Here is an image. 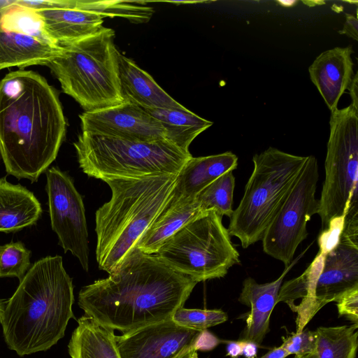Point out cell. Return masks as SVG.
Listing matches in <instances>:
<instances>
[{
	"mask_svg": "<svg viewBox=\"0 0 358 358\" xmlns=\"http://www.w3.org/2000/svg\"><path fill=\"white\" fill-rule=\"evenodd\" d=\"M197 283L135 249L116 271L83 287L78 303L99 324L125 334L171 319Z\"/></svg>",
	"mask_w": 358,
	"mask_h": 358,
	"instance_id": "obj_1",
	"label": "cell"
},
{
	"mask_svg": "<svg viewBox=\"0 0 358 358\" xmlns=\"http://www.w3.org/2000/svg\"><path fill=\"white\" fill-rule=\"evenodd\" d=\"M66 121L56 90L31 70L0 80V156L8 174L36 182L56 159Z\"/></svg>",
	"mask_w": 358,
	"mask_h": 358,
	"instance_id": "obj_2",
	"label": "cell"
},
{
	"mask_svg": "<svg viewBox=\"0 0 358 358\" xmlns=\"http://www.w3.org/2000/svg\"><path fill=\"white\" fill-rule=\"evenodd\" d=\"M73 303V282L62 257L36 261L5 303L0 323L8 348L19 356L49 350L74 318Z\"/></svg>",
	"mask_w": 358,
	"mask_h": 358,
	"instance_id": "obj_3",
	"label": "cell"
},
{
	"mask_svg": "<svg viewBox=\"0 0 358 358\" xmlns=\"http://www.w3.org/2000/svg\"><path fill=\"white\" fill-rule=\"evenodd\" d=\"M178 175L105 180L110 199L95 214L99 269L116 271L169 199Z\"/></svg>",
	"mask_w": 358,
	"mask_h": 358,
	"instance_id": "obj_4",
	"label": "cell"
},
{
	"mask_svg": "<svg viewBox=\"0 0 358 358\" xmlns=\"http://www.w3.org/2000/svg\"><path fill=\"white\" fill-rule=\"evenodd\" d=\"M115 32L102 27L96 34L62 45L61 53L47 66L62 91L85 111L122 103L118 77V53Z\"/></svg>",
	"mask_w": 358,
	"mask_h": 358,
	"instance_id": "obj_5",
	"label": "cell"
},
{
	"mask_svg": "<svg viewBox=\"0 0 358 358\" xmlns=\"http://www.w3.org/2000/svg\"><path fill=\"white\" fill-rule=\"evenodd\" d=\"M73 145L83 172L103 181L178 175L192 157L166 140L134 141L83 131Z\"/></svg>",
	"mask_w": 358,
	"mask_h": 358,
	"instance_id": "obj_6",
	"label": "cell"
},
{
	"mask_svg": "<svg viewBox=\"0 0 358 358\" xmlns=\"http://www.w3.org/2000/svg\"><path fill=\"white\" fill-rule=\"evenodd\" d=\"M306 159L272 147L253 156V171L227 228L243 248L262 241Z\"/></svg>",
	"mask_w": 358,
	"mask_h": 358,
	"instance_id": "obj_7",
	"label": "cell"
},
{
	"mask_svg": "<svg viewBox=\"0 0 358 358\" xmlns=\"http://www.w3.org/2000/svg\"><path fill=\"white\" fill-rule=\"evenodd\" d=\"M222 219L215 210H206L172 235L155 255L197 282L224 277L240 259Z\"/></svg>",
	"mask_w": 358,
	"mask_h": 358,
	"instance_id": "obj_8",
	"label": "cell"
},
{
	"mask_svg": "<svg viewBox=\"0 0 358 358\" xmlns=\"http://www.w3.org/2000/svg\"><path fill=\"white\" fill-rule=\"evenodd\" d=\"M325 179L318 211L322 229L341 216H358V109L351 105L331 112Z\"/></svg>",
	"mask_w": 358,
	"mask_h": 358,
	"instance_id": "obj_9",
	"label": "cell"
},
{
	"mask_svg": "<svg viewBox=\"0 0 358 358\" xmlns=\"http://www.w3.org/2000/svg\"><path fill=\"white\" fill-rule=\"evenodd\" d=\"M319 179L316 158L308 156L305 164L284 202L266 229L263 238L264 252L287 266L300 243L306 238V225L317 214L315 198Z\"/></svg>",
	"mask_w": 358,
	"mask_h": 358,
	"instance_id": "obj_10",
	"label": "cell"
},
{
	"mask_svg": "<svg viewBox=\"0 0 358 358\" xmlns=\"http://www.w3.org/2000/svg\"><path fill=\"white\" fill-rule=\"evenodd\" d=\"M62 46L46 32L36 10L13 0L0 12V70L48 66Z\"/></svg>",
	"mask_w": 358,
	"mask_h": 358,
	"instance_id": "obj_11",
	"label": "cell"
},
{
	"mask_svg": "<svg viewBox=\"0 0 358 358\" xmlns=\"http://www.w3.org/2000/svg\"><path fill=\"white\" fill-rule=\"evenodd\" d=\"M46 177L52 229L64 252L69 251L88 271V231L82 196L71 178L57 167L48 169Z\"/></svg>",
	"mask_w": 358,
	"mask_h": 358,
	"instance_id": "obj_12",
	"label": "cell"
},
{
	"mask_svg": "<svg viewBox=\"0 0 358 358\" xmlns=\"http://www.w3.org/2000/svg\"><path fill=\"white\" fill-rule=\"evenodd\" d=\"M79 117L83 132L134 141L166 140L161 123L143 108L128 102L85 111Z\"/></svg>",
	"mask_w": 358,
	"mask_h": 358,
	"instance_id": "obj_13",
	"label": "cell"
},
{
	"mask_svg": "<svg viewBox=\"0 0 358 358\" xmlns=\"http://www.w3.org/2000/svg\"><path fill=\"white\" fill-rule=\"evenodd\" d=\"M199 333L169 319L115 336V342L121 358H175L193 345Z\"/></svg>",
	"mask_w": 358,
	"mask_h": 358,
	"instance_id": "obj_14",
	"label": "cell"
},
{
	"mask_svg": "<svg viewBox=\"0 0 358 358\" xmlns=\"http://www.w3.org/2000/svg\"><path fill=\"white\" fill-rule=\"evenodd\" d=\"M355 287H358V238L341 235L338 245L324 256L316 282V313Z\"/></svg>",
	"mask_w": 358,
	"mask_h": 358,
	"instance_id": "obj_15",
	"label": "cell"
},
{
	"mask_svg": "<svg viewBox=\"0 0 358 358\" xmlns=\"http://www.w3.org/2000/svg\"><path fill=\"white\" fill-rule=\"evenodd\" d=\"M303 253L285 266L282 274L274 281L259 284L252 278L244 280L238 301L250 310L245 318V327L241 340L250 341L258 345L262 343L269 331L271 315L278 303L282 280Z\"/></svg>",
	"mask_w": 358,
	"mask_h": 358,
	"instance_id": "obj_16",
	"label": "cell"
},
{
	"mask_svg": "<svg viewBox=\"0 0 358 358\" xmlns=\"http://www.w3.org/2000/svg\"><path fill=\"white\" fill-rule=\"evenodd\" d=\"M352 52L350 46L326 50L308 68L312 83L331 112L338 108V101L353 78Z\"/></svg>",
	"mask_w": 358,
	"mask_h": 358,
	"instance_id": "obj_17",
	"label": "cell"
},
{
	"mask_svg": "<svg viewBox=\"0 0 358 358\" xmlns=\"http://www.w3.org/2000/svg\"><path fill=\"white\" fill-rule=\"evenodd\" d=\"M203 210L196 197H189L174 188L166 203L137 242L135 249L155 255L162 245Z\"/></svg>",
	"mask_w": 358,
	"mask_h": 358,
	"instance_id": "obj_18",
	"label": "cell"
},
{
	"mask_svg": "<svg viewBox=\"0 0 358 358\" xmlns=\"http://www.w3.org/2000/svg\"><path fill=\"white\" fill-rule=\"evenodd\" d=\"M118 77L123 101L142 108H183L132 59L118 53Z\"/></svg>",
	"mask_w": 358,
	"mask_h": 358,
	"instance_id": "obj_19",
	"label": "cell"
},
{
	"mask_svg": "<svg viewBox=\"0 0 358 358\" xmlns=\"http://www.w3.org/2000/svg\"><path fill=\"white\" fill-rule=\"evenodd\" d=\"M37 12L46 32L61 46L90 36L103 27L101 15L76 6L73 0H66L64 7Z\"/></svg>",
	"mask_w": 358,
	"mask_h": 358,
	"instance_id": "obj_20",
	"label": "cell"
},
{
	"mask_svg": "<svg viewBox=\"0 0 358 358\" xmlns=\"http://www.w3.org/2000/svg\"><path fill=\"white\" fill-rule=\"evenodd\" d=\"M41 205L35 195L21 185L0 178V232L20 231L36 223Z\"/></svg>",
	"mask_w": 358,
	"mask_h": 358,
	"instance_id": "obj_21",
	"label": "cell"
},
{
	"mask_svg": "<svg viewBox=\"0 0 358 358\" xmlns=\"http://www.w3.org/2000/svg\"><path fill=\"white\" fill-rule=\"evenodd\" d=\"M324 255L320 252L299 277L282 284L277 302L287 304L296 313V333L303 331L315 315V289L323 267Z\"/></svg>",
	"mask_w": 358,
	"mask_h": 358,
	"instance_id": "obj_22",
	"label": "cell"
},
{
	"mask_svg": "<svg viewBox=\"0 0 358 358\" xmlns=\"http://www.w3.org/2000/svg\"><path fill=\"white\" fill-rule=\"evenodd\" d=\"M237 165L238 157L230 151L206 157H192L178 174L174 189L185 196L196 197L222 174L234 171Z\"/></svg>",
	"mask_w": 358,
	"mask_h": 358,
	"instance_id": "obj_23",
	"label": "cell"
},
{
	"mask_svg": "<svg viewBox=\"0 0 358 358\" xmlns=\"http://www.w3.org/2000/svg\"><path fill=\"white\" fill-rule=\"evenodd\" d=\"M68 344L71 358H121L114 330L83 315L78 320Z\"/></svg>",
	"mask_w": 358,
	"mask_h": 358,
	"instance_id": "obj_24",
	"label": "cell"
},
{
	"mask_svg": "<svg viewBox=\"0 0 358 358\" xmlns=\"http://www.w3.org/2000/svg\"><path fill=\"white\" fill-rule=\"evenodd\" d=\"M163 126L166 140L185 152L193 140L213 123L183 108H143Z\"/></svg>",
	"mask_w": 358,
	"mask_h": 358,
	"instance_id": "obj_25",
	"label": "cell"
},
{
	"mask_svg": "<svg viewBox=\"0 0 358 358\" xmlns=\"http://www.w3.org/2000/svg\"><path fill=\"white\" fill-rule=\"evenodd\" d=\"M358 324L320 327L315 330L317 358H355Z\"/></svg>",
	"mask_w": 358,
	"mask_h": 358,
	"instance_id": "obj_26",
	"label": "cell"
},
{
	"mask_svg": "<svg viewBox=\"0 0 358 358\" xmlns=\"http://www.w3.org/2000/svg\"><path fill=\"white\" fill-rule=\"evenodd\" d=\"M235 178L233 171L222 174L196 196L203 210H214L221 216L231 217Z\"/></svg>",
	"mask_w": 358,
	"mask_h": 358,
	"instance_id": "obj_27",
	"label": "cell"
},
{
	"mask_svg": "<svg viewBox=\"0 0 358 358\" xmlns=\"http://www.w3.org/2000/svg\"><path fill=\"white\" fill-rule=\"evenodd\" d=\"M73 3L77 7L94 12L103 17H120L136 23L149 21L154 13L152 7L134 5V2L129 1L73 0Z\"/></svg>",
	"mask_w": 358,
	"mask_h": 358,
	"instance_id": "obj_28",
	"label": "cell"
},
{
	"mask_svg": "<svg viewBox=\"0 0 358 358\" xmlns=\"http://www.w3.org/2000/svg\"><path fill=\"white\" fill-rule=\"evenodd\" d=\"M31 251L20 242L0 246V278L16 277L20 281L30 268Z\"/></svg>",
	"mask_w": 358,
	"mask_h": 358,
	"instance_id": "obj_29",
	"label": "cell"
},
{
	"mask_svg": "<svg viewBox=\"0 0 358 358\" xmlns=\"http://www.w3.org/2000/svg\"><path fill=\"white\" fill-rule=\"evenodd\" d=\"M176 324L192 330L201 331L220 324L228 320L221 309L178 308L171 318Z\"/></svg>",
	"mask_w": 358,
	"mask_h": 358,
	"instance_id": "obj_30",
	"label": "cell"
},
{
	"mask_svg": "<svg viewBox=\"0 0 358 358\" xmlns=\"http://www.w3.org/2000/svg\"><path fill=\"white\" fill-rule=\"evenodd\" d=\"M289 355L296 357H303L315 354L316 333L309 329L303 330L299 333H292L290 336L283 338L280 345Z\"/></svg>",
	"mask_w": 358,
	"mask_h": 358,
	"instance_id": "obj_31",
	"label": "cell"
},
{
	"mask_svg": "<svg viewBox=\"0 0 358 358\" xmlns=\"http://www.w3.org/2000/svg\"><path fill=\"white\" fill-rule=\"evenodd\" d=\"M345 216L332 218L318 237L320 252L326 255L338 243L343 229Z\"/></svg>",
	"mask_w": 358,
	"mask_h": 358,
	"instance_id": "obj_32",
	"label": "cell"
},
{
	"mask_svg": "<svg viewBox=\"0 0 358 358\" xmlns=\"http://www.w3.org/2000/svg\"><path fill=\"white\" fill-rule=\"evenodd\" d=\"M336 302L339 316L345 317L352 324H358V287L344 294Z\"/></svg>",
	"mask_w": 358,
	"mask_h": 358,
	"instance_id": "obj_33",
	"label": "cell"
},
{
	"mask_svg": "<svg viewBox=\"0 0 358 358\" xmlns=\"http://www.w3.org/2000/svg\"><path fill=\"white\" fill-rule=\"evenodd\" d=\"M221 342L222 341L215 335L205 329L199 331L192 346L196 352L210 351L215 349Z\"/></svg>",
	"mask_w": 358,
	"mask_h": 358,
	"instance_id": "obj_34",
	"label": "cell"
},
{
	"mask_svg": "<svg viewBox=\"0 0 358 358\" xmlns=\"http://www.w3.org/2000/svg\"><path fill=\"white\" fill-rule=\"evenodd\" d=\"M341 34H344L348 37L358 40V20L357 15L346 14L345 22L343 29L338 31Z\"/></svg>",
	"mask_w": 358,
	"mask_h": 358,
	"instance_id": "obj_35",
	"label": "cell"
},
{
	"mask_svg": "<svg viewBox=\"0 0 358 358\" xmlns=\"http://www.w3.org/2000/svg\"><path fill=\"white\" fill-rule=\"evenodd\" d=\"M242 346V355L245 358H256L258 352V345L252 341L240 340Z\"/></svg>",
	"mask_w": 358,
	"mask_h": 358,
	"instance_id": "obj_36",
	"label": "cell"
},
{
	"mask_svg": "<svg viewBox=\"0 0 358 358\" xmlns=\"http://www.w3.org/2000/svg\"><path fill=\"white\" fill-rule=\"evenodd\" d=\"M351 97V106L358 109V73H356L348 87Z\"/></svg>",
	"mask_w": 358,
	"mask_h": 358,
	"instance_id": "obj_37",
	"label": "cell"
},
{
	"mask_svg": "<svg viewBox=\"0 0 358 358\" xmlns=\"http://www.w3.org/2000/svg\"><path fill=\"white\" fill-rule=\"evenodd\" d=\"M226 350V355L229 356L230 358H239V357L242 355V346L241 341H228Z\"/></svg>",
	"mask_w": 358,
	"mask_h": 358,
	"instance_id": "obj_38",
	"label": "cell"
},
{
	"mask_svg": "<svg viewBox=\"0 0 358 358\" xmlns=\"http://www.w3.org/2000/svg\"><path fill=\"white\" fill-rule=\"evenodd\" d=\"M289 353L281 346L274 348L260 358H285Z\"/></svg>",
	"mask_w": 358,
	"mask_h": 358,
	"instance_id": "obj_39",
	"label": "cell"
},
{
	"mask_svg": "<svg viewBox=\"0 0 358 358\" xmlns=\"http://www.w3.org/2000/svg\"><path fill=\"white\" fill-rule=\"evenodd\" d=\"M175 358H199V357L193 346H190L180 352Z\"/></svg>",
	"mask_w": 358,
	"mask_h": 358,
	"instance_id": "obj_40",
	"label": "cell"
},
{
	"mask_svg": "<svg viewBox=\"0 0 358 358\" xmlns=\"http://www.w3.org/2000/svg\"><path fill=\"white\" fill-rule=\"evenodd\" d=\"M13 1V0H11V1H0V12H1V9L3 7L10 4Z\"/></svg>",
	"mask_w": 358,
	"mask_h": 358,
	"instance_id": "obj_41",
	"label": "cell"
},
{
	"mask_svg": "<svg viewBox=\"0 0 358 358\" xmlns=\"http://www.w3.org/2000/svg\"><path fill=\"white\" fill-rule=\"evenodd\" d=\"M5 302L3 300L0 299V320L1 317V315L4 308Z\"/></svg>",
	"mask_w": 358,
	"mask_h": 358,
	"instance_id": "obj_42",
	"label": "cell"
},
{
	"mask_svg": "<svg viewBox=\"0 0 358 358\" xmlns=\"http://www.w3.org/2000/svg\"><path fill=\"white\" fill-rule=\"evenodd\" d=\"M294 358H317V357L315 354H312V355H306V356L301 357L294 356Z\"/></svg>",
	"mask_w": 358,
	"mask_h": 358,
	"instance_id": "obj_43",
	"label": "cell"
}]
</instances>
